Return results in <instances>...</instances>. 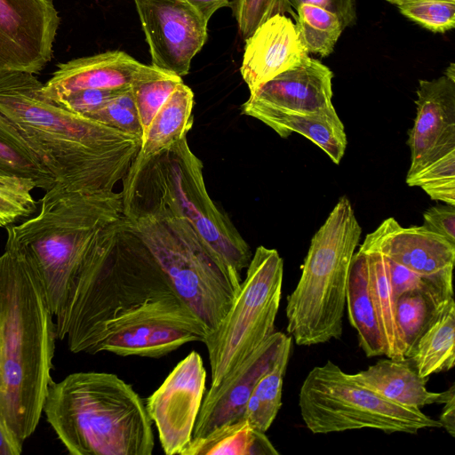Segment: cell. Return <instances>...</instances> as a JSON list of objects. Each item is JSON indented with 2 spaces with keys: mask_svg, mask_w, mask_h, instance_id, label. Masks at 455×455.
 Returning <instances> with one entry per match:
<instances>
[{
  "mask_svg": "<svg viewBox=\"0 0 455 455\" xmlns=\"http://www.w3.org/2000/svg\"><path fill=\"white\" fill-rule=\"evenodd\" d=\"M406 183L420 187L433 200L455 206V152L432 164Z\"/></svg>",
  "mask_w": 455,
  "mask_h": 455,
  "instance_id": "836d02e7",
  "label": "cell"
},
{
  "mask_svg": "<svg viewBox=\"0 0 455 455\" xmlns=\"http://www.w3.org/2000/svg\"><path fill=\"white\" fill-rule=\"evenodd\" d=\"M182 82V77L175 74L152 65H141L131 83V91L143 132L163 104Z\"/></svg>",
  "mask_w": 455,
  "mask_h": 455,
  "instance_id": "f546056e",
  "label": "cell"
},
{
  "mask_svg": "<svg viewBox=\"0 0 455 455\" xmlns=\"http://www.w3.org/2000/svg\"><path fill=\"white\" fill-rule=\"evenodd\" d=\"M351 376L385 398L411 408L443 404L455 395L454 384L443 392L427 390L428 379L419 377L410 358L382 359Z\"/></svg>",
  "mask_w": 455,
  "mask_h": 455,
  "instance_id": "44dd1931",
  "label": "cell"
},
{
  "mask_svg": "<svg viewBox=\"0 0 455 455\" xmlns=\"http://www.w3.org/2000/svg\"><path fill=\"white\" fill-rule=\"evenodd\" d=\"M205 380L203 359L196 351H191L147 399V411L166 455H182L189 445L205 393Z\"/></svg>",
  "mask_w": 455,
  "mask_h": 455,
  "instance_id": "4fadbf2b",
  "label": "cell"
},
{
  "mask_svg": "<svg viewBox=\"0 0 455 455\" xmlns=\"http://www.w3.org/2000/svg\"><path fill=\"white\" fill-rule=\"evenodd\" d=\"M246 269L228 314L204 342L211 366V387L218 386L275 332L283 260L276 250L260 245Z\"/></svg>",
  "mask_w": 455,
  "mask_h": 455,
  "instance_id": "30bf717a",
  "label": "cell"
},
{
  "mask_svg": "<svg viewBox=\"0 0 455 455\" xmlns=\"http://www.w3.org/2000/svg\"><path fill=\"white\" fill-rule=\"evenodd\" d=\"M416 93L417 115L408 132L411 165L406 181L455 152V81L444 75L421 79Z\"/></svg>",
  "mask_w": 455,
  "mask_h": 455,
  "instance_id": "5bb4252c",
  "label": "cell"
},
{
  "mask_svg": "<svg viewBox=\"0 0 455 455\" xmlns=\"http://www.w3.org/2000/svg\"><path fill=\"white\" fill-rule=\"evenodd\" d=\"M194 93L180 83L153 117L133 160L141 163L187 137L193 124Z\"/></svg>",
  "mask_w": 455,
  "mask_h": 455,
  "instance_id": "cb8c5ba5",
  "label": "cell"
},
{
  "mask_svg": "<svg viewBox=\"0 0 455 455\" xmlns=\"http://www.w3.org/2000/svg\"><path fill=\"white\" fill-rule=\"evenodd\" d=\"M332 71L319 60L308 57L250 93L245 103L301 114L333 106Z\"/></svg>",
  "mask_w": 455,
  "mask_h": 455,
  "instance_id": "ac0fdd59",
  "label": "cell"
},
{
  "mask_svg": "<svg viewBox=\"0 0 455 455\" xmlns=\"http://www.w3.org/2000/svg\"><path fill=\"white\" fill-rule=\"evenodd\" d=\"M151 65L180 77L207 38V22L186 0H134Z\"/></svg>",
  "mask_w": 455,
  "mask_h": 455,
  "instance_id": "7c38bea8",
  "label": "cell"
},
{
  "mask_svg": "<svg viewBox=\"0 0 455 455\" xmlns=\"http://www.w3.org/2000/svg\"><path fill=\"white\" fill-rule=\"evenodd\" d=\"M360 247L367 258L370 294L384 339V355L391 359H405L404 345L396 322V299L391 287L386 259L372 233L366 235Z\"/></svg>",
  "mask_w": 455,
  "mask_h": 455,
  "instance_id": "7402d4cb",
  "label": "cell"
},
{
  "mask_svg": "<svg viewBox=\"0 0 455 455\" xmlns=\"http://www.w3.org/2000/svg\"><path fill=\"white\" fill-rule=\"evenodd\" d=\"M123 216L121 191H76L55 184L40 200L38 212L7 228L6 245L27 258L54 317L76 270L118 234Z\"/></svg>",
  "mask_w": 455,
  "mask_h": 455,
  "instance_id": "277c9868",
  "label": "cell"
},
{
  "mask_svg": "<svg viewBox=\"0 0 455 455\" xmlns=\"http://www.w3.org/2000/svg\"><path fill=\"white\" fill-rule=\"evenodd\" d=\"M0 173L33 180L36 188L47 191L54 179L43 168L11 121L0 111Z\"/></svg>",
  "mask_w": 455,
  "mask_h": 455,
  "instance_id": "f1b7e54d",
  "label": "cell"
},
{
  "mask_svg": "<svg viewBox=\"0 0 455 455\" xmlns=\"http://www.w3.org/2000/svg\"><path fill=\"white\" fill-rule=\"evenodd\" d=\"M264 432L246 419L221 425L208 435L192 438L182 455H277Z\"/></svg>",
  "mask_w": 455,
  "mask_h": 455,
  "instance_id": "4316f807",
  "label": "cell"
},
{
  "mask_svg": "<svg viewBox=\"0 0 455 455\" xmlns=\"http://www.w3.org/2000/svg\"><path fill=\"white\" fill-rule=\"evenodd\" d=\"M287 12L294 14L288 0H235L234 15L244 39L270 17Z\"/></svg>",
  "mask_w": 455,
  "mask_h": 455,
  "instance_id": "8d00e7d4",
  "label": "cell"
},
{
  "mask_svg": "<svg viewBox=\"0 0 455 455\" xmlns=\"http://www.w3.org/2000/svg\"><path fill=\"white\" fill-rule=\"evenodd\" d=\"M295 26L308 53L329 56L344 28L339 19L323 8L300 4L294 8Z\"/></svg>",
  "mask_w": 455,
  "mask_h": 455,
  "instance_id": "4dcf8cb0",
  "label": "cell"
},
{
  "mask_svg": "<svg viewBox=\"0 0 455 455\" xmlns=\"http://www.w3.org/2000/svg\"><path fill=\"white\" fill-rule=\"evenodd\" d=\"M361 234L350 201L340 197L312 237L300 278L287 297V332L297 345L341 337L349 269Z\"/></svg>",
  "mask_w": 455,
  "mask_h": 455,
  "instance_id": "ba28073f",
  "label": "cell"
},
{
  "mask_svg": "<svg viewBox=\"0 0 455 455\" xmlns=\"http://www.w3.org/2000/svg\"><path fill=\"white\" fill-rule=\"evenodd\" d=\"M392 4H395L396 5L397 7L398 6H402V5H404V4H411V3H414V2H419V1H423V0H385Z\"/></svg>",
  "mask_w": 455,
  "mask_h": 455,
  "instance_id": "bcb514c9",
  "label": "cell"
},
{
  "mask_svg": "<svg viewBox=\"0 0 455 455\" xmlns=\"http://www.w3.org/2000/svg\"><path fill=\"white\" fill-rule=\"evenodd\" d=\"M123 181V205L160 207L184 219L241 283L252 252L230 219L211 199L204 164L187 137L144 162H132Z\"/></svg>",
  "mask_w": 455,
  "mask_h": 455,
  "instance_id": "8992f818",
  "label": "cell"
},
{
  "mask_svg": "<svg viewBox=\"0 0 455 455\" xmlns=\"http://www.w3.org/2000/svg\"><path fill=\"white\" fill-rule=\"evenodd\" d=\"M124 221L144 243L178 296L214 331L231 307L241 283L184 219L160 207L123 205Z\"/></svg>",
  "mask_w": 455,
  "mask_h": 455,
  "instance_id": "52a82bcc",
  "label": "cell"
},
{
  "mask_svg": "<svg viewBox=\"0 0 455 455\" xmlns=\"http://www.w3.org/2000/svg\"><path fill=\"white\" fill-rule=\"evenodd\" d=\"M60 23L53 0H0V76L39 74L52 60Z\"/></svg>",
  "mask_w": 455,
  "mask_h": 455,
  "instance_id": "8fae6325",
  "label": "cell"
},
{
  "mask_svg": "<svg viewBox=\"0 0 455 455\" xmlns=\"http://www.w3.org/2000/svg\"><path fill=\"white\" fill-rule=\"evenodd\" d=\"M289 338L287 334L275 331L218 386L210 387L204 396L192 438L203 437L221 425L244 418L252 389Z\"/></svg>",
  "mask_w": 455,
  "mask_h": 455,
  "instance_id": "2e32d148",
  "label": "cell"
},
{
  "mask_svg": "<svg viewBox=\"0 0 455 455\" xmlns=\"http://www.w3.org/2000/svg\"><path fill=\"white\" fill-rule=\"evenodd\" d=\"M386 259L389 280L395 299L403 293L419 291L425 293L439 302H444L452 298L443 294L430 283L410 271L404 267Z\"/></svg>",
  "mask_w": 455,
  "mask_h": 455,
  "instance_id": "74e56055",
  "label": "cell"
},
{
  "mask_svg": "<svg viewBox=\"0 0 455 455\" xmlns=\"http://www.w3.org/2000/svg\"><path fill=\"white\" fill-rule=\"evenodd\" d=\"M372 234L384 257L453 297L455 244L424 226L403 228L394 218L385 220Z\"/></svg>",
  "mask_w": 455,
  "mask_h": 455,
  "instance_id": "9a60e30c",
  "label": "cell"
},
{
  "mask_svg": "<svg viewBox=\"0 0 455 455\" xmlns=\"http://www.w3.org/2000/svg\"><path fill=\"white\" fill-rule=\"evenodd\" d=\"M288 2L293 9L300 4L323 8L339 19L344 29L356 23L355 0H288Z\"/></svg>",
  "mask_w": 455,
  "mask_h": 455,
  "instance_id": "60d3db41",
  "label": "cell"
},
{
  "mask_svg": "<svg viewBox=\"0 0 455 455\" xmlns=\"http://www.w3.org/2000/svg\"><path fill=\"white\" fill-rule=\"evenodd\" d=\"M407 19L434 32L444 33L455 27V0H423L398 6Z\"/></svg>",
  "mask_w": 455,
  "mask_h": 455,
  "instance_id": "d590c367",
  "label": "cell"
},
{
  "mask_svg": "<svg viewBox=\"0 0 455 455\" xmlns=\"http://www.w3.org/2000/svg\"><path fill=\"white\" fill-rule=\"evenodd\" d=\"M130 87L120 89H84L60 97L53 102L73 113L86 116L102 108Z\"/></svg>",
  "mask_w": 455,
  "mask_h": 455,
  "instance_id": "f35d334b",
  "label": "cell"
},
{
  "mask_svg": "<svg viewBox=\"0 0 455 455\" xmlns=\"http://www.w3.org/2000/svg\"><path fill=\"white\" fill-rule=\"evenodd\" d=\"M193 341L204 343V339L185 328L150 324L132 328L110 337L100 346L99 353L105 351L121 356L158 358Z\"/></svg>",
  "mask_w": 455,
  "mask_h": 455,
  "instance_id": "484cf974",
  "label": "cell"
},
{
  "mask_svg": "<svg viewBox=\"0 0 455 455\" xmlns=\"http://www.w3.org/2000/svg\"><path fill=\"white\" fill-rule=\"evenodd\" d=\"M200 17L208 23L212 14L221 7L229 5V0H186Z\"/></svg>",
  "mask_w": 455,
  "mask_h": 455,
  "instance_id": "7bdbcfd3",
  "label": "cell"
},
{
  "mask_svg": "<svg viewBox=\"0 0 455 455\" xmlns=\"http://www.w3.org/2000/svg\"><path fill=\"white\" fill-rule=\"evenodd\" d=\"M142 63L123 51H108L60 63L44 84V95L54 101L84 89H120L131 83Z\"/></svg>",
  "mask_w": 455,
  "mask_h": 455,
  "instance_id": "d6986e66",
  "label": "cell"
},
{
  "mask_svg": "<svg viewBox=\"0 0 455 455\" xmlns=\"http://www.w3.org/2000/svg\"><path fill=\"white\" fill-rule=\"evenodd\" d=\"M308 57L295 23L285 14H276L245 39L240 72L251 93Z\"/></svg>",
  "mask_w": 455,
  "mask_h": 455,
  "instance_id": "e0dca14e",
  "label": "cell"
},
{
  "mask_svg": "<svg viewBox=\"0 0 455 455\" xmlns=\"http://www.w3.org/2000/svg\"><path fill=\"white\" fill-rule=\"evenodd\" d=\"M54 318L57 338L72 353L97 354L110 337L150 324L185 328L204 341L209 334L124 216L116 238L76 270Z\"/></svg>",
  "mask_w": 455,
  "mask_h": 455,
  "instance_id": "6da1fadb",
  "label": "cell"
},
{
  "mask_svg": "<svg viewBox=\"0 0 455 455\" xmlns=\"http://www.w3.org/2000/svg\"><path fill=\"white\" fill-rule=\"evenodd\" d=\"M423 226L455 244V206L431 207L423 213Z\"/></svg>",
  "mask_w": 455,
  "mask_h": 455,
  "instance_id": "ab89813d",
  "label": "cell"
},
{
  "mask_svg": "<svg viewBox=\"0 0 455 455\" xmlns=\"http://www.w3.org/2000/svg\"><path fill=\"white\" fill-rule=\"evenodd\" d=\"M290 337L271 367L256 383L248 399L244 419L266 433L275 419L282 405V391L291 350Z\"/></svg>",
  "mask_w": 455,
  "mask_h": 455,
  "instance_id": "83f0119b",
  "label": "cell"
},
{
  "mask_svg": "<svg viewBox=\"0 0 455 455\" xmlns=\"http://www.w3.org/2000/svg\"><path fill=\"white\" fill-rule=\"evenodd\" d=\"M446 301L439 302L419 291L406 292L396 299V322L404 345L405 358L411 356L419 338Z\"/></svg>",
  "mask_w": 455,
  "mask_h": 455,
  "instance_id": "1f68e13d",
  "label": "cell"
},
{
  "mask_svg": "<svg viewBox=\"0 0 455 455\" xmlns=\"http://www.w3.org/2000/svg\"><path fill=\"white\" fill-rule=\"evenodd\" d=\"M419 377L454 367L455 363V303L449 299L435 313L419 338L410 357Z\"/></svg>",
  "mask_w": 455,
  "mask_h": 455,
  "instance_id": "d4e9b609",
  "label": "cell"
},
{
  "mask_svg": "<svg viewBox=\"0 0 455 455\" xmlns=\"http://www.w3.org/2000/svg\"><path fill=\"white\" fill-rule=\"evenodd\" d=\"M36 188L29 179L0 173V227L17 225L32 216L39 208L31 191Z\"/></svg>",
  "mask_w": 455,
  "mask_h": 455,
  "instance_id": "d6a6232c",
  "label": "cell"
},
{
  "mask_svg": "<svg viewBox=\"0 0 455 455\" xmlns=\"http://www.w3.org/2000/svg\"><path fill=\"white\" fill-rule=\"evenodd\" d=\"M43 412L72 455H151L152 420L133 387L115 374L80 371L49 386Z\"/></svg>",
  "mask_w": 455,
  "mask_h": 455,
  "instance_id": "5b68a950",
  "label": "cell"
},
{
  "mask_svg": "<svg viewBox=\"0 0 455 455\" xmlns=\"http://www.w3.org/2000/svg\"><path fill=\"white\" fill-rule=\"evenodd\" d=\"M302 420L313 434L371 428L387 434H417L442 427L421 409L392 402L356 381L328 360L306 376L299 393Z\"/></svg>",
  "mask_w": 455,
  "mask_h": 455,
  "instance_id": "9c48e42d",
  "label": "cell"
},
{
  "mask_svg": "<svg viewBox=\"0 0 455 455\" xmlns=\"http://www.w3.org/2000/svg\"><path fill=\"white\" fill-rule=\"evenodd\" d=\"M86 117L135 136L142 141L144 132L131 87Z\"/></svg>",
  "mask_w": 455,
  "mask_h": 455,
  "instance_id": "e575fe53",
  "label": "cell"
},
{
  "mask_svg": "<svg viewBox=\"0 0 455 455\" xmlns=\"http://www.w3.org/2000/svg\"><path fill=\"white\" fill-rule=\"evenodd\" d=\"M43 86L34 74L0 76V111L55 184L76 191L114 190L141 140L62 108L44 95Z\"/></svg>",
  "mask_w": 455,
  "mask_h": 455,
  "instance_id": "7a4b0ae2",
  "label": "cell"
},
{
  "mask_svg": "<svg viewBox=\"0 0 455 455\" xmlns=\"http://www.w3.org/2000/svg\"><path fill=\"white\" fill-rule=\"evenodd\" d=\"M39 278L17 248L0 256V416L21 443L36 429L57 338Z\"/></svg>",
  "mask_w": 455,
  "mask_h": 455,
  "instance_id": "3957f363",
  "label": "cell"
},
{
  "mask_svg": "<svg viewBox=\"0 0 455 455\" xmlns=\"http://www.w3.org/2000/svg\"><path fill=\"white\" fill-rule=\"evenodd\" d=\"M438 421L449 435L455 436V395L451 396L444 403Z\"/></svg>",
  "mask_w": 455,
  "mask_h": 455,
  "instance_id": "ee69618b",
  "label": "cell"
},
{
  "mask_svg": "<svg viewBox=\"0 0 455 455\" xmlns=\"http://www.w3.org/2000/svg\"><path fill=\"white\" fill-rule=\"evenodd\" d=\"M22 446L0 416V455H20Z\"/></svg>",
  "mask_w": 455,
  "mask_h": 455,
  "instance_id": "b9f144b4",
  "label": "cell"
},
{
  "mask_svg": "<svg viewBox=\"0 0 455 455\" xmlns=\"http://www.w3.org/2000/svg\"><path fill=\"white\" fill-rule=\"evenodd\" d=\"M346 306L349 322L357 331L359 346L365 355H384V339L370 294L367 258L361 247L351 261Z\"/></svg>",
  "mask_w": 455,
  "mask_h": 455,
  "instance_id": "603a6c76",
  "label": "cell"
},
{
  "mask_svg": "<svg viewBox=\"0 0 455 455\" xmlns=\"http://www.w3.org/2000/svg\"><path fill=\"white\" fill-rule=\"evenodd\" d=\"M444 76L448 78L455 81V65L454 63H451L450 66L446 68L444 72Z\"/></svg>",
  "mask_w": 455,
  "mask_h": 455,
  "instance_id": "f6af8a7d",
  "label": "cell"
},
{
  "mask_svg": "<svg viewBox=\"0 0 455 455\" xmlns=\"http://www.w3.org/2000/svg\"><path fill=\"white\" fill-rule=\"evenodd\" d=\"M241 113L256 118L282 138L292 132L303 135L323 149L339 164L347 144L344 124L334 106L322 111L301 114L243 103Z\"/></svg>",
  "mask_w": 455,
  "mask_h": 455,
  "instance_id": "ffe728a7",
  "label": "cell"
}]
</instances>
